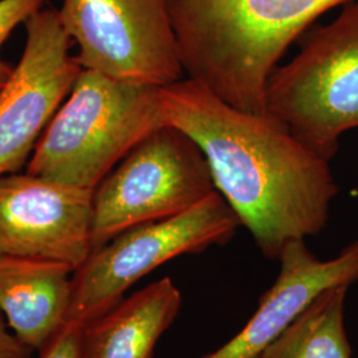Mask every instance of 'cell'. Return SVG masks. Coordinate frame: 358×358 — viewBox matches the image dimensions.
<instances>
[{"mask_svg": "<svg viewBox=\"0 0 358 358\" xmlns=\"http://www.w3.org/2000/svg\"><path fill=\"white\" fill-rule=\"evenodd\" d=\"M158 109L162 125L198 143L217 192L266 257L325 227L338 192L329 161L279 121L241 110L190 77L159 87Z\"/></svg>", "mask_w": 358, "mask_h": 358, "instance_id": "obj_1", "label": "cell"}, {"mask_svg": "<svg viewBox=\"0 0 358 358\" xmlns=\"http://www.w3.org/2000/svg\"><path fill=\"white\" fill-rule=\"evenodd\" d=\"M352 0H167L183 71L226 103L266 113L278 62L319 16Z\"/></svg>", "mask_w": 358, "mask_h": 358, "instance_id": "obj_2", "label": "cell"}, {"mask_svg": "<svg viewBox=\"0 0 358 358\" xmlns=\"http://www.w3.org/2000/svg\"><path fill=\"white\" fill-rule=\"evenodd\" d=\"M158 88L83 68L27 164V173L94 192L127 154L162 127Z\"/></svg>", "mask_w": 358, "mask_h": 358, "instance_id": "obj_3", "label": "cell"}, {"mask_svg": "<svg viewBox=\"0 0 358 358\" xmlns=\"http://www.w3.org/2000/svg\"><path fill=\"white\" fill-rule=\"evenodd\" d=\"M264 110L331 161L341 136L358 128V0L310 29L294 59L272 72Z\"/></svg>", "mask_w": 358, "mask_h": 358, "instance_id": "obj_4", "label": "cell"}, {"mask_svg": "<svg viewBox=\"0 0 358 358\" xmlns=\"http://www.w3.org/2000/svg\"><path fill=\"white\" fill-rule=\"evenodd\" d=\"M217 192L198 143L162 125L146 136L93 192V251L121 232L176 217Z\"/></svg>", "mask_w": 358, "mask_h": 358, "instance_id": "obj_5", "label": "cell"}, {"mask_svg": "<svg viewBox=\"0 0 358 358\" xmlns=\"http://www.w3.org/2000/svg\"><path fill=\"white\" fill-rule=\"evenodd\" d=\"M241 220L214 192L190 210L121 232L94 250L72 276L66 321L84 325L115 307L131 285L182 255L229 243Z\"/></svg>", "mask_w": 358, "mask_h": 358, "instance_id": "obj_6", "label": "cell"}, {"mask_svg": "<svg viewBox=\"0 0 358 358\" xmlns=\"http://www.w3.org/2000/svg\"><path fill=\"white\" fill-rule=\"evenodd\" d=\"M57 10L83 68L146 87L185 73L167 0H62Z\"/></svg>", "mask_w": 358, "mask_h": 358, "instance_id": "obj_7", "label": "cell"}, {"mask_svg": "<svg viewBox=\"0 0 358 358\" xmlns=\"http://www.w3.org/2000/svg\"><path fill=\"white\" fill-rule=\"evenodd\" d=\"M24 27V51L0 92V177L28 164L83 71L57 8L38 10Z\"/></svg>", "mask_w": 358, "mask_h": 358, "instance_id": "obj_8", "label": "cell"}, {"mask_svg": "<svg viewBox=\"0 0 358 358\" xmlns=\"http://www.w3.org/2000/svg\"><path fill=\"white\" fill-rule=\"evenodd\" d=\"M93 192L29 173L0 177V256L76 272L93 252Z\"/></svg>", "mask_w": 358, "mask_h": 358, "instance_id": "obj_9", "label": "cell"}, {"mask_svg": "<svg viewBox=\"0 0 358 358\" xmlns=\"http://www.w3.org/2000/svg\"><path fill=\"white\" fill-rule=\"evenodd\" d=\"M279 260V276L252 317L229 343L202 358H259L317 294L358 280V241L331 260L317 259L304 241H292Z\"/></svg>", "mask_w": 358, "mask_h": 358, "instance_id": "obj_10", "label": "cell"}, {"mask_svg": "<svg viewBox=\"0 0 358 358\" xmlns=\"http://www.w3.org/2000/svg\"><path fill=\"white\" fill-rule=\"evenodd\" d=\"M73 273L56 263L0 256V310L34 350L47 345L66 322Z\"/></svg>", "mask_w": 358, "mask_h": 358, "instance_id": "obj_11", "label": "cell"}, {"mask_svg": "<svg viewBox=\"0 0 358 358\" xmlns=\"http://www.w3.org/2000/svg\"><path fill=\"white\" fill-rule=\"evenodd\" d=\"M182 308V294L162 278L124 297L81 329V358H152Z\"/></svg>", "mask_w": 358, "mask_h": 358, "instance_id": "obj_12", "label": "cell"}, {"mask_svg": "<svg viewBox=\"0 0 358 358\" xmlns=\"http://www.w3.org/2000/svg\"><path fill=\"white\" fill-rule=\"evenodd\" d=\"M349 284L317 294L259 358H352L344 308Z\"/></svg>", "mask_w": 358, "mask_h": 358, "instance_id": "obj_13", "label": "cell"}, {"mask_svg": "<svg viewBox=\"0 0 358 358\" xmlns=\"http://www.w3.org/2000/svg\"><path fill=\"white\" fill-rule=\"evenodd\" d=\"M47 0H0V92L11 78L15 65L8 63L1 50L13 31L24 24L27 19L44 7Z\"/></svg>", "mask_w": 358, "mask_h": 358, "instance_id": "obj_14", "label": "cell"}, {"mask_svg": "<svg viewBox=\"0 0 358 358\" xmlns=\"http://www.w3.org/2000/svg\"><path fill=\"white\" fill-rule=\"evenodd\" d=\"M83 325L66 321L48 344L40 349V358H81Z\"/></svg>", "mask_w": 358, "mask_h": 358, "instance_id": "obj_15", "label": "cell"}, {"mask_svg": "<svg viewBox=\"0 0 358 358\" xmlns=\"http://www.w3.org/2000/svg\"><path fill=\"white\" fill-rule=\"evenodd\" d=\"M32 352L34 349L13 332L0 310V358H31Z\"/></svg>", "mask_w": 358, "mask_h": 358, "instance_id": "obj_16", "label": "cell"}]
</instances>
